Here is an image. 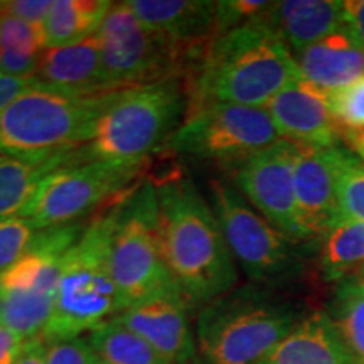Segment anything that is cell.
Returning <instances> with one entry per match:
<instances>
[{"label":"cell","instance_id":"obj_1","mask_svg":"<svg viewBox=\"0 0 364 364\" xmlns=\"http://www.w3.org/2000/svg\"><path fill=\"white\" fill-rule=\"evenodd\" d=\"M157 186V230L167 272L188 306H208L238 280L218 218L193 181L169 177Z\"/></svg>","mask_w":364,"mask_h":364},{"label":"cell","instance_id":"obj_2","mask_svg":"<svg viewBox=\"0 0 364 364\" xmlns=\"http://www.w3.org/2000/svg\"><path fill=\"white\" fill-rule=\"evenodd\" d=\"M300 76L294 53L260 16L206 46L191 70L189 107L221 102L263 108Z\"/></svg>","mask_w":364,"mask_h":364},{"label":"cell","instance_id":"obj_3","mask_svg":"<svg viewBox=\"0 0 364 364\" xmlns=\"http://www.w3.org/2000/svg\"><path fill=\"white\" fill-rule=\"evenodd\" d=\"M118 201L91 220L63 258L51 318L41 334L46 344L80 338L81 332L95 331L125 311L110 270Z\"/></svg>","mask_w":364,"mask_h":364},{"label":"cell","instance_id":"obj_4","mask_svg":"<svg viewBox=\"0 0 364 364\" xmlns=\"http://www.w3.org/2000/svg\"><path fill=\"white\" fill-rule=\"evenodd\" d=\"M184 108L177 80L132 86L108 93L88 139L75 149L73 162H145L177 129Z\"/></svg>","mask_w":364,"mask_h":364},{"label":"cell","instance_id":"obj_5","mask_svg":"<svg viewBox=\"0 0 364 364\" xmlns=\"http://www.w3.org/2000/svg\"><path fill=\"white\" fill-rule=\"evenodd\" d=\"M302 318L297 306L260 287L231 290L199 312V359L203 364H257Z\"/></svg>","mask_w":364,"mask_h":364},{"label":"cell","instance_id":"obj_6","mask_svg":"<svg viewBox=\"0 0 364 364\" xmlns=\"http://www.w3.org/2000/svg\"><path fill=\"white\" fill-rule=\"evenodd\" d=\"M108 93L80 95L36 81L0 112V154L29 156L80 147Z\"/></svg>","mask_w":364,"mask_h":364},{"label":"cell","instance_id":"obj_7","mask_svg":"<svg viewBox=\"0 0 364 364\" xmlns=\"http://www.w3.org/2000/svg\"><path fill=\"white\" fill-rule=\"evenodd\" d=\"M110 270L125 309L157 297L182 299L162 258L154 182H140L117 204Z\"/></svg>","mask_w":364,"mask_h":364},{"label":"cell","instance_id":"obj_8","mask_svg":"<svg viewBox=\"0 0 364 364\" xmlns=\"http://www.w3.org/2000/svg\"><path fill=\"white\" fill-rule=\"evenodd\" d=\"M97 38L103 71L112 91L177 80V73L196 65L206 46L189 48L162 38L145 27L127 2L112 4Z\"/></svg>","mask_w":364,"mask_h":364},{"label":"cell","instance_id":"obj_9","mask_svg":"<svg viewBox=\"0 0 364 364\" xmlns=\"http://www.w3.org/2000/svg\"><path fill=\"white\" fill-rule=\"evenodd\" d=\"M213 211L231 255L257 285H279L292 280L304 268V247L277 230L233 186L211 181Z\"/></svg>","mask_w":364,"mask_h":364},{"label":"cell","instance_id":"obj_10","mask_svg":"<svg viewBox=\"0 0 364 364\" xmlns=\"http://www.w3.org/2000/svg\"><path fill=\"white\" fill-rule=\"evenodd\" d=\"M280 140L267 108L204 102L166 140L169 152L218 161L233 169L245 159Z\"/></svg>","mask_w":364,"mask_h":364},{"label":"cell","instance_id":"obj_11","mask_svg":"<svg viewBox=\"0 0 364 364\" xmlns=\"http://www.w3.org/2000/svg\"><path fill=\"white\" fill-rule=\"evenodd\" d=\"M145 162L66 164L46 176L21 215L38 230L73 225L107 199L127 193Z\"/></svg>","mask_w":364,"mask_h":364},{"label":"cell","instance_id":"obj_12","mask_svg":"<svg viewBox=\"0 0 364 364\" xmlns=\"http://www.w3.org/2000/svg\"><path fill=\"white\" fill-rule=\"evenodd\" d=\"M295 152L297 145L280 139L233 167V181L245 199L277 230L297 243H309L299 221L295 201Z\"/></svg>","mask_w":364,"mask_h":364},{"label":"cell","instance_id":"obj_13","mask_svg":"<svg viewBox=\"0 0 364 364\" xmlns=\"http://www.w3.org/2000/svg\"><path fill=\"white\" fill-rule=\"evenodd\" d=\"M295 145L294 182L299 221L309 243L316 247L339 216L336 147Z\"/></svg>","mask_w":364,"mask_h":364},{"label":"cell","instance_id":"obj_14","mask_svg":"<svg viewBox=\"0 0 364 364\" xmlns=\"http://www.w3.org/2000/svg\"><path fill=\"white\" fill-rule=\"evenodd\" d=\"M273 125L284 140L314 147L343 144V127L332 117L327 93L302 76L279 91L267 105Z\"/></svg>","mask_w":364,"mask_h":364},{"label":"cell","instance_id":"obj_15","mask_svg":"<svg viewBox=\"0 0 364 364\" xmlns=\"http://www.w3.org/2000/svg\"><path fill=\"white\" fill-rule=\"evenodd\" d=\"M186 307L181 297H157L127 307L115 318L147 341L167 364H198Z\"/></svg>","mask_w":364,"mask_h":364},{"label":"cell","instance_id":"obj_16","mask_svg":"<svg viewBox=\"0 0 364 364\" xmlns=\"http://www.w3.org/2000/svg\"><path fill=\"white\" fill-rule=\"evenodd\" d=\"M145 27L172 43L198 48L216 38V2L127 0Z\"/></svg>","mask_w":364,"mask_h":364},{"label":"cell","instance_id":"obj_17","mask_svg":"<svg viewBox=\"0 0 364 364\" xmlns=\"http://www.w3.org/2000/svg\"><path fill=\"white\" fill-rule=\"evenodd\" d=\"M295 61L302 78L324 93L344 88L364 75V48L346 24L295 54Z\"/></svg>","mask_w":364,"mask_h":364},{"label":"cell","instance_id":"obj_18","mask_svg":"<svg viewBox=\"0 0 364 364\" xmlns=\"http://www.w3.org/2000/svg\"><path fill=\"white\" fill-rule=\"evenodd\" d=\"M36 80L53 88L80 95L112 91L105 80L102 49L97 34L61 48L44 49Z\"/></svg>","mask_w":364,"mask_h":364},{"label":"cell","instance_id":"obj_19","mask_svg":"<svg viewBox=\"0 0 364 364\" xmlns=\"http://www.w3.org/2000/svg\"><path fill=\"white\" fill-rule=\"evenodd\" d=\"M262 17L295 54L311 48L344 24V2L285 0L272 2Z\"/></svg>","mask_w":364,"mask_h":364},{"label":"cell","instance_id":"obj_20","mask_svg":"<svg viewBox=\"0 0 364 364\" xmlns=\"http://www.w3.org/2000/svg\"><path fill=\"white\" fill-rule=\"evenodd\" d=\"M257 364H358L327 312L304 316L279 346Z\"/></svg>","mask_w":364,"mask_h":364},{"label":"cell","instance_id":"obj_21","mask_svg":"<svg viewBox=\"0 0 364 364\" xmlns=\"http://www.w3.org/2000/svg\"><path fill=\"white\" fill-rule=\"evenodd\" d=\"M73 152L75 149L29 156L0 154V221L19 216L44 177L71 164Z\"/></svg>","mask_w":364,"mask_h":364},{"label":"cell","instance_id":"obj_22","mask_svg":"<svg viewBox=\"0 0 364 364\" xmlns=\"http://www.w3.org/2000/svg\"><path fill=\"white\" fill-rule=\"evenodd\" d=\"M108 0H56L43 22L46 49L78 43L98 33L110 11Z\"/></svg>","mask_w":364,"mask_h":364},{"label":"cell","instance_id":"obj_23","mask_svg":"<svg viewBox=\"0 0 364 364\" xmlns=\"http://www.w3.org/2000/svg\"><path fill=\"white\" fill-rule=\"evenodd\" d=\"M316 248L324 279L339 284L364 267V223L338 216Z\"/></svg>","mask_w":364,"mask_h":364},{"label":"cell","instance_id":"obj_24","mask_svg":"<svg viewBox=\"0 0 364 364\" xmlns=\"http://www.w3.org/2000/svg\"><path fill=\"white\" fill-rule=\"evenodd\" d=\"M327 316L358 364H364V280L349 275L336 287Z\"/></svg>","mask_w":364,"mask_h":364},{"label":"cell","instance_id":"obj_25","mask_svg":"<svg viewBox=\"0 0 364 364\" xmlns=\"http://www.w3.org/2000/svg\"><path fill=\"white\" fill-rule=\"evenodd\" d=\"M88 341L103 364H167L147 341L117 318L91 331Z\"/></svg>","mask_w":364,"mask_h":364},{"label":"cell","instance_id":"obj_26","mask_svg":"<svg viewBox=\"0 0 364 364\" xmlns=\"http://www.w3.org/2000/svg\"><path fill=\"white\" fill-rule=\"evenodd\" d=\"M56 294L43 290H0V326L33 339L51 318Z\"/></svg>","mask_w":364,"mask_h":364},{"label":"cell","instance_id":"obj_27","mask_svg":"<svg viewBox=\"0 0 364 364\" xmlns=\"http://www.w3.org/2000/svg\"><path fill=\"white\" fill-rule=\"evenodd\" d=\"M339 218L364 223V161L348 145H336Z\"/></svg>","mask_w":364,"mask_h":364},{"label":"cell","instance_id":"obj_28","mask_svg":"<svg viewBox=\"0 0 364 364\" xmlns=\"http://www.w3.org/2000/svg\"><path fill=\"white\" fill-rule=\"evenodd\" d=\"M44 49L43 27L29 24L0 9V51L41 56Z\"/></svg>","mask_w":364,"mask_h":364},{"label":"cell","instance_id":"obj_29","mask_svg":"<svg viewBox=\"0 0 364 364\" xmlns=\"http://www.w3.org/2000/svg\"><path fill=\"white\" fill-rule=\"evenodd\" d=\"M327 105L344 130L364 132V75L351 85L327 93Z\"/></svg>","mask_w":364,"mask_h":364},{"label":"cell","instance_id":"obj_30","mask_svg":"<svg viewBox=\"0 0 364 364\" xmlns=\"http://www.w3.org/2000/svg\"><path fill=\"white\" fill-rule=\"evenodd\" d=\"M38 231L33 223L22 216L0 221V275L27 252Z\"/></svg>","mask_w":364,"mask_h":364},{"label":"cell","instance_id":"obj_31","mask_svg":"<svg viewBox=\"0 0 364 364\" xmlns=\"http://www.w3.org/2000/svg\"><path fill=\"white\" fill-rule=\"evenodd\" d=\"M272 2L263 0H221L216 2V36L258 19Z\"/></svg>","mask_w":364,"mask_h":364},{"label":"cell","instance_id":"obj_32","mask_svg":"<svg viewBox=\"0 0 364 364\" xmlns=\"http://www.w3.org/2000/svg\"><path fill=\"white\" fill-rule=\"evenodd\" d=\"M46 364H100L90 341L75 338L48 344Z\"/></svg>","mask_w":364,"mask_h":364},{"label":"cell","instance_id":"obj_33","mask_svg":"<svg viewBox=\"0 0 364 364\" xmlns=\"http://www.w3.org/2000/svg\"><path fill=\"white\" fill-rule=\"evenodd\" d=\"M51 7V0H11V2H0V9L4 12L11 14L14 17H19V19L34 26H43Z\"/></svg>","mask_w":364,"mask_h":364},{"label":"cell","instance_id":"obj_34","mask_svg":"<svg viewBox=\"0 0 364 364\" xmlns=\"http://www.w3.org/2000/svg\"><path fill=\"white\" fill-rule=\"evenodd\" d=\"M26 339L17 332L0 326V364H16Z\"/></svg>","mask_w":364,"mask_h":364},{"label":"cell","instance_id":"obj_35","mask_svg":"<svg viewBox=\"0 0 364 364\" xmlns=\"http://www.w3.org/2000/svg\"><path fill=\"white\" fill-rule=\"evenodd\" d=\"M36 78H17V76H9L0 73V112L11 105L21 93L36 83Z\"/></svg>","mask_w":364,"mask_h":364},{"label":"cell","instance_id":"obj_36","mask_svg":"<svg viewBox=\"0 0 364 364\" xmlns=\"http://www.w3.org/2000/svg\"><path fill=\"white\" fill-rule=\"evenodd\" d=\"M344 24L364 48V0L344 2Z\"/></svg>","mask_w":364,"mask_h":364},{"label":"cell","instance_id":"obj_37","mask_svg":"<svg viewBox=\"0 0 364 364\" xmlns=\"http://www.w3.org/2000/svg\"><path fill=\"white\" fill-rule=\"evenodd\" d=\"M46 353H48V344L41 336L27 339L16 364H46Z\"/></svg>","mask_w":364,"mask_h":364},{"label":"cell","instance_id":"obj_38","mask_svg":"<svg viewBox=\"0 0 364 364\" xmlns=\"http://www.w3.org/2000/svg\"><path fill=\"white\" fill-rule=\"evenodd\" d=\"M358 273H359V275H361V277H363V280H364V267H363V268H361V270H359Z\"/></svg>","mask_w":364,"mask_h":364},{"label":"cell","instance_id":"obj_39","mask_svg":"<svg viewBox=\"0 0 364 364\" xmlns=\"http://www.w3.org/2000/svg\"><path fill=\"white\" fill-rule=\"evenodd\" d=\"M100 364H103V363H100Z\"/></svg>","mask_w":364,"mask_h":364}]
</instances>
